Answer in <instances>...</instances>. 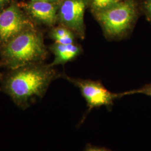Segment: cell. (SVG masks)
<instances>
[{
  "instance_id": "6da1fadb",
  "label": "cell",
  "mask_w": 151,
  "mask_h": 151,
  "mask_svg": "<svg viewBox=\"0 0 151 151\" xmlns=\"http://www.w3.org/2000/svg\"><path fill=\"white\" fill-rule=\"evenodd\" d=\"M55 76L49 65H27L12 70L3 80L2 89L17 106L24 110L43 97Z\"/></svg>"
},
{
  "instance_id": "7a4b0ae2",
  "label": "cell",
  "mask_w": 151,
  "mask_h": 151,
  "mask_svg": "<svg viewBox=\"0 0 151 151\" xmlns=\"http://www.w3.org/2000/svg\"><path fill=\"white\" fill-rule=\"evenodd\" d=\"M47 53L42 34L32 27L5 45L1 50V58L4 64L12 70L38 63L45 59Z\"/></svg>"
},
{
  "instance_id": "3957f363",
  "label": "cell",
  "mask_w": 151,
  "mask_h": 151,
  "mask_svg": "<svg viewBox=\"0 0 151 151\" xmlns=\"http://www.w3.org/2000/svg\"><path fill=\"white\" fill-rule=\"evenodd\" d=\"M96 17L108 35L120 37L133 25L136 17L135 4L130 0L119 1L107 9L97 12Z\"/></svg>"
},
{
  "instance_id": "277c9868",
  "label": "cell",
  "mask_w": 151,
  "mask_h": 151,
  "mask_svg": "<svg viewBox=\"0 0 151 151\" xmlns=\"http://www.w3.org/2000/svg\"><path fill=\"white\" fill-rule=\"evenodd\" d=\"M65 78L80 89L86 101L89 111L94 108L110 107L115 99L122 97L121 93H115L109 91L99 81L76 79L68 76Z\"/></svg>"
},
{
  "instance_id": "5b68a950",
  "label": "cell",
  "mask_w": 151,
  "mask_h": 151,
  "mask_svg": "<svg viewBox=\"0 0 151 151\" xmlns=\"http://www.w3.org/2000/svg\"><path fill=\"white\" fill-rule=\"evenodd\" d=\"M33 27L31 22L15 4L0 12V45L4 47L29 28Z\"/></svg>"
},
{
  "instance_id": "8992f818",
  "label": "cell",
  "mask_w": 151,
  "mask_h": 151,
  "mask_svg": "<svg viewBox=\"0 0 151 151\" xmlns=\"http://www.w3.org/2000/svg\"><path fill=\"white\" fill-rule=\"evenodd\" d=\"M86 6L85 0H64L58 13V20L62 25L81 38H84L85 35L84 13Z\"/></svg>"
},
{
  "instance_id": "52a82bcc",
  "label": "cell",
  "mask_w": 151,
  "mask_h": 151,
  "mask_svg": "<svg viewBox=\"0 0 151 151\" xmlns=\"http://www.w3.org/2000/svg\"><path fill=\"white\" fill-rule=\"evenodd\" d=\"M27 8L30 16L38 23L52 27L58 20V7L55 2L31 1Z\"/></svg>"
},
{
  "instance_id": "ba28073f",
  "label": "cell",
  "mask_w": 151,
  "mask_h": 151,
  "mask_svg": "<svg viewBox=\"0 0 151 151\" xmlns=\"http://www.w3.org/2000/svg\"><path fill=\"white\" fill-rule=\"evenodd\" d=\"M50 49L54 55V59L49 66L63 65L75 58L81 53L80 47L75 44H62L55 43L52 45Z\"/></svg>"
},
{
  "instance_id": "9c48e42d",
  "label": "cell",
  "mask_w": 151,
  "mask_h": 151,
  "mask_svg": "<svg viewBox=\"0 0 151 151\" xmlns=\"http://www.w3.org/2000/svg\"><path fill=\"white\" fill-rule=\"evenodd\" d=\"M50 37L57 43L70 44L74 43V35L73 32L62 25L55 27L50 32Z\"/></svg>"
},
{
  "instance_id": "30bf717a",
  "label": "cell",
  "mask_w": 151,
  "mask_h": 151,
  "mask_svg": "<svg viewBox=\"0 0 151 151\" xmlns=\"http://www.w3.org/2000/svg\"><path fill=\"white\" fill-rule=\"evenodd\" d=\"M119 1L120 0H91L92 6L97 13L113 6Z\"/></svg>"
},
{
  "instance_id": "8fae6325",
  "label": "cell",
  "mask_w": 151,
  "mask_h": 151,
  "mask_svg": "<svg viewBox=\"0 0 151 151\" xmlns=\"http://www.w3.org/2000/svg\"><path fill=\"white\" fill-rule=\"evenodd\" d=\"M137 93L146 95L151 97V83L149 84H147L144 86L142 87L139 88L121 93V95L123 97L125 95H130L137 94Z\"/></svg>"
},
{
  "instance_id": "7c38bea8",
  "label": "cell",
  "mask_w": 151,
  "mask_h": 151,
  "mask_svg": "<svg viewBox=\"0 0 151 151\" xmlns=\"http://www.w3.org/2000/svg\"><path fill=\"white\" fill-rule=\"evenodd\" d=\"M84 151H111L110 150H108L106 148H101V147H95V146H88L87 147L86 149Z\"/></svg>"
},
{
  "instance_id": "4fadbf2b",
  "label": "cell",
  "mask_w": 151,
  "mask_h": 151,
  "mask_svg": "<svg viewBox=\"0 0 151 151\" xmlns=\"http://www.w3.org/2000/svg\"><path fill=\"white\" fill-rule=\"evenodd\" d=\"M145 8L148 15L151 18V0H148L147 2Z\"/></svg>"
},
{
  "instance_id": "5bb4252c",
  "label": "cell",
  "mask_w": 151,
  "mask_h": 151,
  "mask_svg": "<svg viewBox=\"0 0 151 151\" xmlns=\"http://www.w3.org/2000/svg\"><path fill=\"white\" fill-rule=\"evenodd\" d=\"M58 0H32L31 1H46L50 2H56Z\"/></svg>"
},
{
  "instance_id": "9a60e30c",
  "label": "cell",
  "mask_w": 151,
  "mask_h": 151,
  "mask_svg": "<svg viewBox=\"0 0 151 151\" xmlns=\"http://www.w3.org/2000/svg\"><path fill=\"white\" fill-rule=\"evenodd\" d=\"M8 0H0V5L5 4L6 2H7Z\"/></svg>"
},
{
  "instance_id": "2e32d148",
  "label": "cell",
  "mask_w": 151,
  "mask_h": 151,
  "mask_svg": "<svg viewBox=\"0 0 151 151\" xmlns=\"http://www.w3.org/2000/svg\"><path fill=\"white\" fill-rule=\"evenodd\" d=\"M1 74H0V78H1Z\"/></svg>"
}]
</instances>
